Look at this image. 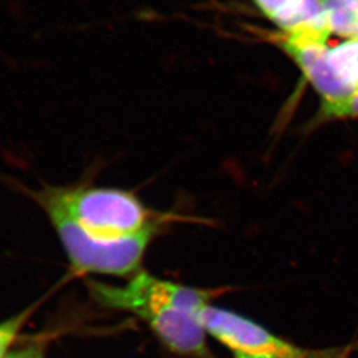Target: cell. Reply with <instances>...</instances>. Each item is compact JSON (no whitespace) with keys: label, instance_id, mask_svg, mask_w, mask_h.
<instances>
[{"label":"cell","instance_id":"10","mask_svg":"<svg viewBox=\"0 0 358 358\" xmlns=\"http://www.w3.org/2000/svg\"><path fill=\"white\" fill-rule=\"evenodd\" d=\"M29 315L31 310H24L22 313L17 314V317L0 324V358H3V356L12 349L19 331Z\"/></svg>","mask_w":358,"mask_h":358},{"label":"cell","instance_id":"14","mask_svg":"<svg viewBox=\"0 0 358 358\" xmlns=\"http://www.w3.org/2000/svg\"><path fill=\"white\" fill-rule=\"evenodd\" d=\"M235 358V357H234Z\"/></svg>","mask_w":358,"mask_h":358},{"label":"cell","instance_id":"2","mask_svg":"<svg viewBox=\"0 0 358 358\" xmlns=\"http://www.w3.org/2000/svg\"><path fill=\"white\" fill-rule=\"evenodd\" d=\"M55 228L70 266L76 275L126 277L136 275L152 238L166 224H156L138 234L122 238H103L84 231L56 199L52 187L33 192Z\"/></svg>","mask_w":358,"mask_h":358},{"label":"cell","instance_id":"11","mask_svg":"<svg viewBox=\"0 0 358 358\" xmlns=\"http://www.w3.org/2000/svg\"><path fill=\"white\" fill-rule=\"evenodd\" d=\"M3 358H47L45 357V348L41 345H24L21 348L10 349Z\"/></svg>","mask_w":358,"mask_h":358},{"label":"cell","instance_id":"9","mask_svg":"<svg viewBox=\"0 0 358 358\" xmlns=\"http://www.w3.org/2000/svg\"><path fill=\"white\" fill-rule=\"evenodd\" d=\"M345 119H358V92L334 103H321L315 124Z\"/></svg>","mask_w":358,"mask_h":358},{"label":"cell","instance_id":"7","mask_svg":"<svg viewBox=\"0 0 358 358\" xmlns=\"http://www.w3.org/2000/svg\"><path fill=\"white\" fill-rule=\"evenodd\" d=\"M329 62L352 93L358 92V40L347 38L329 47Z\"/></svg>","mask_w":358,"mask_h":358},{"label":"cell","instance_id":"4","mask_svg":"<svg viewBox=\"0 0 358 358\" xmlns=\"http://www.w3.org/2000/svg\"><path fill=\"white\" fill-rule=\"evenodd\" d=\"M203 329L234 352L272 358H348L355 345L340 348L306 349L275 336L261 324L231 310L213 305L199 315Z\"/></svg>","mask_w":358,"mask_h":358},{"label":"cell","instance_id":"8","mask_svg":"<svg viewBox=\"0 0 358 358\" xmlns=\"http://www.w3.org/2000/svg\"><path fill=\"white\" fill-rule=\"evenodd\" d=\"M331 34L358 40V10H352L341 0H324Z\"/></svg>","mask_w":358,"mask_h":358},{"label":"cell","instance_id":"3","mask_svg":"<svg viewBox=\"0 0 358 358\" xmlns=\"http://www.w3.org/2000/svg\"><path fill=\"white\" fill-rule=\"evenodd\" d=\"M66 213L90 234L103 238L133 236L156 224L180 220L155 213L134 193L107 187H52Z\"/></svg>","mask_w":358,"mask_h":358},{"label":"cell","instance_id":"6","mask_svg":"<svg viewBox=\"0 0 358 358\" xmlns=\"http://www.w3.org/2000/svg\"><path fill=\"white\" fill-rule=\"evenodd\" d=\"M282 34L326 42L331 33L324 0H252Z\"/></svg>","mask_w":358,"mask_h":358},{"label":"cell","instance_id":"13","mask_svg":"<svg viewBox=\"0 0 358 358\" xmlns=\"http://www.w3.org/2000/svg\"><path fill=\"white\" fill-rule=\"evenodd\" d=\"M341 1L352 10H358V0H341Z\"/></svg>","mask_w":358,"mask_h":358},{"label":"cell","instance_id":"5","mask_svg":"<svg viewBox=\"0 0 358 358\" xmlns=\"http://www.w3.org/2000/svg\"><path fill=\"white\" fill-rule=\"evenodd\" d=\"M273 41L293 59L303 76L321 96V103H334L352 96L350 87L335 73L326 42L280 34Z\"/></svg>","mask_w":358,"mask_h":358},{"label":"cell","instance_id":"1","mask_svg":"<svg viewBox=\"0 0 358 358\" xmlns=\"http://www.w3.org/2000/svg\"><path fill=\"white\" fill-rule=\"evenodd\" d=\"M91 293L103 306L126 310L148 324L177 355L213 358L199 315L226 289H196L138 272L124 286L92 282Z\"/></svg>","mask_w":358,"mask_h":358},{"label":"cell","instance_id":"12","mask_svg":"<svg viewBox=\"0 0 358 358\" xmlns=\"http://www.w3.org/2000/svg\"><path fill=\"white\" fill-rule=\"evenodd\" d=\"M235 358H272L268 356L261 355H249V354H243V352H235Z\"/></svg>","mask_w":358,"mask_h":358}]
</instances>
